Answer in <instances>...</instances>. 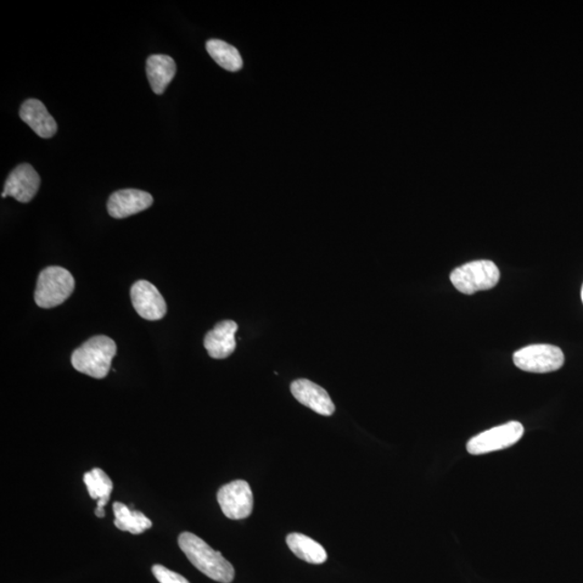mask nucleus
<instances>
[{
    "label": "nucleus",
    "mask_w": 583,
    "mask_h": 583,
    "mask_svg": "<svg viewBox=\"0 0 583 583\" xmlns=\"http://www.w3.org/2000/svg\"><path fill=\"white\" fill-rule=\"evenodd\" d=\"M90 497L98 499V507L104 508L110 502L113 482L102 469L95 468L83 476Z\"/></svg>",
    "instance_id": "nucleus-18"
},
{
    "label": "nucleus",
    "mask_w": 583,
    "mask_h": 583,
    "mask_svg": "<svg viewBox=\"0 0 583 583\" xmlns=\"http://www.w3.org/2000/svg\"><path fill=\"white\" fill-rule=\"evenodd\" d=\"M149 85L156 94H162L177 74V64L169 55H150L146 62Z\"/></svg>",
    "instance_id": "nucleus-14"
},
{
    "label": "nucleus",
    "mask_w": 583,
    "mask_h": 583,
    "mask_svg": "<svg viewBox=\"0 0 583 583\" xmlns=\"http://www.w3.org/2000/svg\"><path fill=\"white\" fill-rule=\"evenodd\" d=\"M523 435L522 424L510 422L473 436L468 442L467 450L471 455H484V454L502 451L517 444Z\"/></svg>",
    "instance_id": "nucleus-6"
},
{
    "label": "nucleus",
    "mask_w": 583,
    "mask_h": 583,
    "mask_svg": "<svg viewBox=\"0 0 583 583\" xmlns=\"http://www.w3.org/2000/svg\"><path fill=\"white\" fill-rule=\"evenodd\" d=\"M95 515H97L98 518H104L105 517V510L104 508H99L95 509Z\"/></svg>",
    "instance_id": "nucleus-20"
},
{
    "label": "nucleus",
    "mask_w": 583,
    "mask_h": 583,
    "mask_svg": "<svg viewBox=\"0 0 583 583\" xmlns=\"http://www.w3.org/2000/svg\"><path fill=\"white\" fill-rule=\"evenodd\" d=\"M206 52L218 65L226 71L234 72L243 69V58L232 44L220 41V39H211L206 43Z\"/></svg>",
    "instance_id": "nucleus-17"
},
{
    "label": "nucleus",
    "mask_w": 583,
    "mask_h": 583,
    "mask_svg": "<svg viewBox=\"0 0 583 583\" xmlns=\"http://www.w3.org/2000/svg\"><path fill=\"white\" fill-rule=\"evenodd\" d=\"M501 272L491 261H475L458 267L451 273V282L461 293L473 295L476 292L496 287Z\"/></svg>",
    "instance_id": "nucleus-4"
},
{
    "label": "nucleus",
    "mask_w": 583,
    "mask_h": 583,
    "mask_svg": "<svg viewBox=\"0 0 583 583\" xmlns=\"http://www.w3.org/2000/svg\"><path fill=\"white\" fill-rule=\"evenodd\" d=\"M564 353L559 347L540 344L530 345L515 351V367L530 373H551L564 366Z\"/></svg>",
    "instance_id": "nucleus-5"
},
{
    "label": "nucleus",
    "mask_w": 583,
    "mask_h": 583,
    "mask_svg": "<svg viewBox=\"0 0 583 583\" xmlns=\"http://www.w3.org/2000/svg\"><path fill=\"white\" fill-rule=\"evenodd\" d=\"M41 186V177L29 164H22L10 173L5 183L3 198L10 197L19 203L27 204L35 197Z\"/></svg>",
    "instance_id": "nucleus-9"
},
{
    "label": "nucleus",
    "mask_w": 583,
    "mask_h": 583,
    "mask_svg": "<svg viewBox=\"0 0 583 583\" xmlns=\"http://www.w3.org/2000/svg\"><path fill=\"white\" fill-rule=\"evenodd\" d=\"M287 543L290 550L307 563L323 564L328 559L325 549L311 537L293 532L287 537Z\"/></svg>",
    "instance_id": "nucleus-15"
},
{
    "label": "nucleus",
    "mask_w": 583,
    "mask_h": 583,
    "mask_svg": "<svg viewBox=\"0 0 583 583\" xmlns=\"http://www.w3.org/2000/svg\"><path fill=\"white\" fill-rule=\"evenodd\" d=\"M20 118L43 139L53 138L58 131L57 122L39 100H26L21 106Z\"/></svg>",
    "instance_id": "nucleus-12"
},
{
    "label": "nucleus",
    "mask_w": 583,
    "mask_h": 583,
    "mask_svg": "<svg viewBox=\"0 0 583 583\" xmlns=\"http://www.w3.org/2000/svg\"><path fill=\"white\" fill-rule=\"evenodd\" d=\"M116 353L117 346L113 339L104 335L94 336L72 352V364L78 372L103 379L108 377Z\"/></svg>",
    "instance_id": "nucleus-2"
},
{
    "label": "nucleus",
    "mask_w": 583,
    "mask_h": 583,
    "mask_svg": "<svg viewBox=\"0 0 583 583\" xmlns=\"http://www.w3.org/2000/svg\"><path fill=\"white\" fill-rule=\"evenodd\" d=\"M217 502L222 511L231 520H243L253 511L254 498L248 482L237 480L221 487Z\"/></svg>",
    "instance_id": "nucleus-7"
},
{
    "label": "nucleus",
    "mask_w": 583,
    "mask_h": 583,
    "mask_svg": "<svg viewBox=\"0 0 583 583\" xmlns=\"http://www.w3.org/2000/svg\"><path fill=\"white\" fill-rule=\"evenodd\" d=\"M113 510L115 514L114 524L118 530L131 532L132 535H139L153 526V522L145 514L134 511V510L128 508L126 504L115 502Z\"/></svg>",
    "instance_id": "nucleus-16"
},
{
    "label": "nucleus",
    "mask_w": 583,
    "mask_h": 583,
    "mask_svg": "<svg viewBox=\"0 0 583 583\" xmlns=\"http://www.w3.org/2000/svg\"><path fill=\"white\" fill-rule=\"evenodd\" d=\"M75 289V280L65 268L50 266L39 273L35 291L37 306L49 310L69 299Z\"/></svg>",
    "instance_id": "nucleus-3"
},
{
    "label": "nucleus",
    "mask_w": 583,
    "mask_h": 583,
    "mask_svg": "<svg viewBox=\"0 0 583 583\" xmlns=\"http://www.w3.org/2000/svg\"><path fill=\"white\" fill-rule=\"evenodd\" d=\"M581 299H582V302H583V287H582V291H581Z\"/></svg>",
    "instance_id": "nucleus-21"
},
{
    "label": "nucleus",
    "mask_w": 583,
    "mask_h": 583,
    "mask_svg": "<svg viewBox=\"0 0 583 583\" xmlns=\"http://www.w3.org/2000/svg\"><path fill=\"white\" fill-rule=\"evenodd\" d=\"M291 391L295 399L313 412L330 416L335 412V406L327 391L322 387L308 379H297L291 385Z\"/></svg>",
    "instance_id": "nucleus-11"
},
{
    "label": "nucleus",
    "mask_w": 583,
    "mask_h": 583,
    "mask_svg": "<svg viewBox=\"0 0 583 583\" xmlns=\"http://www.w3.org/2000/svg\"><path fill=\"white\" fill-rule=\"evenodd\" d=\"M178 546L196 569L209 578L221 583H232L234 578V566L221 552L213 550L205 541L192 532H182Z\"/></svg>",
    "instance_id": "nucleus-1"
},
{
    "label": "nucleus",
    "mask_w": 583,
    "mask_h": 583,
    "mask_svg": "<svg viewBox=\"0 0 583 583\" xmlns=\"http://www.w3.org/2000/svg\"><path fill=\"white\" fill-rule=\"evenodd\" d=\"M131 301L134 310L145 320H161L167 313V304L154 284L139 280L132 285Z\"/></svg>",
    "instance_id": "nucleus-8"
},
{
    "label": "nucleus",
    "mask_w": 583,
    "mask_h": 583,
    "mask_svg": "<svg viewBox=\"0 0 583 583\" xmlns=\"http://www.w3.org/2000/svg\"><path fill=\"white\" fill-rule=\"evenodd\" d=\"M238 325L232 320L222 321L215 325L205 338V347L213 358H226L233 355L235 349L234 335Z\"/></svg>",
    "instance_id": "nucleus-13"
},
{
    "label": "nucleus",
    "mask_w": 583,
    "mask_h": 583,
    "mask_svg": "<svg viewBox=\"0 0 583 583\" xmlns=\"http://www.w3.org/2000/svg\"><path fill=\"white\" fill-rule=\"evenodd\" d=\"M153 203V196L143 190L122 189L111 194L108 210L111 217L126 218L148 210Z\"/></svg>",
    "instance_id": "nucleus-10"
},
{
    "label": "nucleus",
    "mask_w": 583,
    "mask_h": 583,
    "mask_svg": "<svg viewBox=\"0 0 583 583\" xmlns=\"http://www.w3.org/2000/svg\"><path fill=\"white\" fill-rule=\"evenodd\" d=\"M151 571H153L156 579L160 583H190L182 575L175 573V571L167 569L162 565H154Z\"/></svg>",
    "instance_id": "nucleus-19"
}]
</instances>
